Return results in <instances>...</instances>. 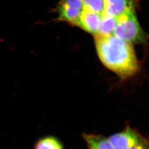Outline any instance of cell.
<instances>
[{
	"label": "cell",
	"mask_w": 149,
	"mask_h": 149,
	"mask_svg": "<svg viewBox=\"0 0 149 149\" xmlns=\"http://www.w3.org/2000/svg\"><path fill=\"white\" fill-rule=\"evenodd\" d=\"M117 23V18L103 13L98 35L103 36L114 35Z\"/></svg>",
	"instance_id": "8"
},
{
	"label": "cell",
	"mask_w": 149,
	"mask_h": 149,
	"mask_svg": "<svg viewBox=\"0 0 149 149\" xmlns=\"http://www.w3.org/2000/svg\"><path fill=\"white\" fill-rule=\"evenodd\" d=\"M128 149H149V139L145 138L141 142Z\"/></svg>",
	"instance_id": "11"
},
{
	"label": "cell",
	"mask_w": 149,
	"mask_h": 149,
	"mask_svg": "<svg viewBox=\"0 0 149 149\" xmlns=\"http://www.w3.org/2000/svg\"><path fill=\"white\" fill-rule=\"evenodd\" d=\"M114 35L131 44L144 43L147 38L139 23L134 9L118 17Z\"/></svg>",
	"instance_id": "2"
},
{
	"label": "cell",
	"mask_w": 149,
	"mask_h": 149,
	"mask_svg": "<svg viewBox=\"0 0 149 149\" xmlns=\"http://www.w3.org/2000/svg\"><path fill=\"white\" fill-rule=\"evenodd\" d=\"M144 138L136 130L127 126L122 132L111 135L108 139L114 149H128Z\"/></svg>",
	"instance_id": "4"
},
{
	"label": "cell",
	"mask_w": 149,
	"mask_h": 149,
	"mask_svg": "<svg viewBox=\"0 0 149 149\" xmlns=\"http://www.w3.org/2000/svg\"><path fill=\"white\" fill-rule=\"evenodd\" d=\"M84 7L95 13L102 15L105 10L104 0H81Z\"/></svg>",
	"instance_id": "10"
},
{
	"label": "cell",
	"mask_w": 149,
	"mask_h": 149,
	"mask_svg": "<svg viewBox=\"0 0 149 149\" xmlns=\"http://www.w3.org/2000/svg\"><path fill=\"white\" fill-rule=\"evenodd\" d=\"M95 42L102 63L120 79H128L138 72L139 63L132 44L114 35H96Z\"/></svg>",
	"instance_id": "1"
},
{
	"label": "cell",
	"mask_w": 149,
	"mask_h": 149,
	"mask_svg": "<svg viewBox=\"0 0 149 149\" xmlns=\"http://www.w3.org/2000/svg\"><path fill=\"white\" fill-rule=\"evenodd\" d=\"M104 13L116 18L134 9L133 0H104Z\"/></svg>",
	"instance_id": "6"
},
{
	"label": "cell",
	"mask_w": 149,
	"mask_h": 149,
	"mask_svg": "<svg viewBox=\"0 0 149 149\" xmlns=\"http://www.w3.org/2000/svg\"><path fill=\"white\" fill-rule=\"evenodd\" d=\"M83 8L81 0H62L58 6V19L77 26Z\"/></svg>",
	"instance_id": "3"
},
{
	"label": "cell",
	"mask_w": 149,
	"mask_h": 149,
	"mask_svg": "<svg viewBox=\"0 0 149 149\" xmlns=\"http://www.w3.org/2000/svg\"><path fill=\"white\" fill-rule=\"evenodd\" d=\"M102 15L84 7L77 26L95 36L98 35Z\"/></svg>",
	"instance_id": "5"
},
{
	"label": "cell",
	"mask_w": 149,
	"mask_h": 149,
	"mask_svg": "<svg viewBox=\"0 0 149 149\" xmlns=\"http://www.w3.org/2000/svg\"><path fill=\"white\" fill-rule=\"evenodd\" d=\"M82 137L89 149H114L108 139L101 135L84 133Z\"/></svg>",
	"instance_id": "7"
},
{
	"label": "cell",
	"mask_w": 149,
	"mask_h": 149,
	"mask_svg": "<svg viewBox=\"0 0 149 149\" xmlns=\"http://www.w3.org/2000/svg\"><path fill=\"white\" fill-rule=\"evenodd\" d=\"M34 149H64L62 142L55 136H47L40 139Z\"/></svg>",
	"instance_id": "9"
}]
</instances>
